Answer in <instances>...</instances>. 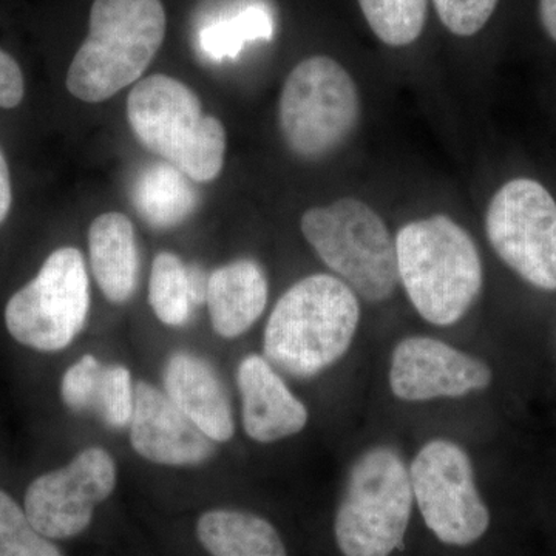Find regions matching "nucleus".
<instances>
[{
  "instance_id": "a211bd4d",
  "label": "nucleus",
  "mask_w": 556,
  "mask_h": 556,
  "mask_svg": "<svg viewBox=\"0 0 556 556\" xmlns=\"http://www.w3.org/2000/svg\"><path fill=\"white\" fill-rule=\"evenodd\" d=\"M197 535L211 556H288L276 527L249 511H206L199 519Z\"/></svg>"
},
{
  "instance_id": "39448f33",
  "label": "nucleus",
  "mask_w": 556,
  "mask_h": 556,
  "mask_svg": "<svg viewBox=\"0 0 556 556\" xmlns=\"http://www.w3.org/2000/svg\"><path fill=\"white\" fill-rule=\"evenodd\" d=\"M415 496L407 463L396 448L365 450L348 471L334 517L342 556H391L401 548L412 522Z\"/></svg>"
},
{
  "instance_id": "dca6fc26",
  "label": "nucleus",
  "mask_w": 556,
  "mask_h": 556,
  "mask_svg": "<svg viewBox=\"0 0 556 556\" xmlns=\"http://www.w3.org/2000/svg\"><path fill=\"white\" fill-rule=\"evenodd\" d=\"M268 298V277L255 260L240 258L215 269L206 295L212 328L219 338H240L263 316Z\"/></svg>"
},
{
  "instance_id": "6ab92c4d",
  "label": "nucleus",
  "mask_w": 556,
  "mask_h": 556,
  "mask_svg": "<svg viewBox=\"0 0 556 556\" xmlns=\"http://www.w3.org/2000/svg\"><path fill=\"white\" fill-rule=\"evenodd\" d=\"M139 217L153 229H172L195 211L199 197L190 178L167 161L144 167L131 186Z\"/></svg>"
},
{
  "instance_id": "c756f323",
  "label": "nucleus",
  "mask_w": 556,
  "mask_h": 556,
  "mask_svg": "<svg viewBox=\"0 0 556 556\" xmlns=\"http://www.w3.org/2000/svg\"><path fill=\"white\" fill-rule=\"evenodd\" d=\"M540 21L548 38L556 42V0H540Z\"/></svg>"
},
{
  "instance_id": "cd10ccee",
  "label": "nucleus",
  "mask_w": 556,
  "mask_h": 556,
  "mask_svg": "<svg viewBox=\"0 0 556 556\" xmlns=\"http://www.w3.org/2000/svg\"><path fill=\"white\" fill-rule=\"evenodd\" d=\"M13 192H11V179L9 164L0 150V225L9 217Z\"/></svg>"
},
{
  "instance_id": "6e6552de",
  "label": "nucleus",
  "mask_w": 556,
  "mask_h": 556,
  "mask_svg": "<svg viewBox=\"0 0 556 556\" xmlns=\"http://www.w3.org/2000/svg\"><path fill=\"white\" fill-rule=\"evenodd\" d=\"M408 471L415 506L439 543L470 547L485 536L492 514L463 445L431 439L413 457Z\"/></svg>"
},
{
  "instance_id": "393cba45",
  "label": "nucleus",
  "mask_w": 556,
  "mask_h": 556,
  "mask_svg": "<svg viewBox=\"0 0 556 556\" xmlns=\"http://www.w3.org/2000/svg\"><path fill=\"white\" fill-rule=\"evenodd\" d=\"M104 365L91 354H86L65 371L61 382V397L72 412L93 409Z\"/></svg>"
},
{
  "instance_id": "f3484780",
  "label": "nucleus",
  "mask_w": 556,
  "mask_h": 556,
  "mask_svg": "<svg viewBox=\"0 0 556 556\" xmlns=\"http://www.w3.org/2000/svg\"><path fill=\"white\" fill-rule=\"evenodd\" d=\"M90 265L102 294L112 303L129 302L139 280V251L130 218L108 212L89 229Z\"/></svg>"
},
{
  "instance_id": "c85d7f7f",
  "label": "nucleus",
  "mask_w": 556,
  "mask_h": 556,
  "mask_svg": "<svg viewBox=\"0 0 556 556\" xmlns=\"http://www.w3.org/2000/svg\"><path fill=\"white\" fill-rule=\"evenodd\" d=\"M188 269L193 305H201V303L206 302L208 277L200 266H188Z\"/></svg>"
},
{
  "instance_id": "0eeeda50",
  "label": "nucleus",
  "mask_w": 556,
  "mask_h": 556,
  "mask_svg": "<svg viewBox=\"0 0 556 556\" xmlns=\"http://www.w3.org/2000/svg\"><path fill=\"white\" fill-rule=\"evenodd\" d=\"M361 118L356 80L332 58H306L285 80L278 124L289 150L300 159L331 155L353 137Z\"/></svg>"
},
{
  "instance_id": "4468645a",
  "label": "nucleus",
  "mask_w": 556,
  "mask_h": 556,
  "mask_svg": "<svg viewBox=\"0 0 556 556\" xmlns=\"http://www.w3.org/2000/svg\"><path fill=\"white\" fill-rule=\"evenodd\" d=\"M244 433L260 444L295 437L308 426L309 413L268 358L249 354L237 369Z\"/></svg>"
},
{
  "instance_id": "f8f14e48",
  "label": "nucleus",
  "mask_w": 556,
  "mask_h": 556,
  "mask_svg": "<svg viewBox=\"0 0 556 556\" xmlns=\"http://www.w3.org/2000/svg\"><path fill=\"white\" fill-rule=\"evenodd\" d=\"M388 382L397 401L424 404L485 391L492 386L493 369L444 340L408 336L391 351Z\"/></svg>"
},
{
  "instance_id": "20e7f679",
  "label": "nucleus",
  "mask_w": 556,
  "mask_h": 556,
  "mask_svg": "<svg viewBox=\"0 0 556 556\" xmlns=\"http://www.w3.org/2000/svg\"><path fill=\"white\" fill-rule=\"evenodd\" d=\"M138 141L197 182L212 181L225 164L226 130L204 115L199 97L167 75L139 80L127 100Z\"/></svg>"
},
{
  "instance_id": "9b49d317",
  "label": "nucleus",
  "mask_w": 556,
  "mask_h": 556,
  "mask_svg": "<svg viewBox=\"0 0 556 556\" xmlns=\"http://www.w3.org/2000/svg\"><path fill=\"white\" fill-rule=\"evenodd\" d=\"M116 486V464L104 448L83 450L67 466L31 482L24 510L31 525L49 540H67L83 533L94 508Z\"/></svg>"
},
{
  "instance_id": "5701e85b",
  "label": "nucleus",
  "mask_w": 556,
  "mask_h": 556,
  "mask_svg": "<svg viewBox=\"0 0 556 556\" xmlns=\"http://www.w3.org/2000/svg\"><path fill=\"white\" fill-rule=\"evenodd\" d=\"M0 556H62L60 548L39 533L24 508L0 490Z\"/></svg>"
},
{
  "instance_id": "aec40b11",
  "label": "nucleus",
  "mask_w": 556,
  "mask_h": 556,
  "mask_svg": "<svg viewBox=\"0 0 556 556\" xmlns=\"http://www.w3.org/2000/svg\"><path fill=\"white\" fill-rule=\"evenodd\" d=\"M274 22L269 10L263 5H249L232 16L211 22L200 30L199 46L204 56L212 61L233 60L244 43L270 40Z\"/></svg>"
},
{
  "instance_id": "412c9836",
  "label": "nucleus",
  "mask_w": 556,
  "mask_h": 556,
  "mask_svg": "<svg viewBox=\"0 0 556 556\" xmlns=\"http://www.w3.org/2000/svg\"><path fill=\"white\" fill-rule=\"evenodd\" d=\"M149 303L167 327H182L192 314L189 269L178 255L161 252L153 260L149 281Z\"/></svg>"
},
{
  "instance_id": "ddd939ff",
  "label": "nucleus",
  "mask_w": 556,
  "mask_h": 556,
  "mask_svg": "<svg viewBox=\"0 0 556 556\" xmlns=\"http://www.w3.org/2000/svg\"><path fill=\"white\" fill-rule=\"evenodd\" d=\"M130 442L139 456L161 466H199L215 452L214 441L166 393L146 382L135 387Z\"/></svg>"
},
{
  "instance_id": "4be33fe9",
  "label": "nucleus",
  "mask_w": 556,
  "mask_h": 556,
  "mask_svg": "<svg viewBox=\"0 0 556 556\" xmlns=\"http://www.w3.org/2000/svg\"><path fill=\"white\" fill-rule=\"evenodd\" d=\"M369 28L383 43L405 47L426 27L428 0H357Z\"/></svg>"
},
{
  "instance_id": "7ed1b4c3",
  "label": "nucleus",
  "mask_w": 556,
  "mask_h": 556,
  "mask_svg": "<svg viewBox=\"0 0 556 556\" xmlns=\"http://www.w3.org/2000/svg\"><path fill=\"white\" fill-rule=\"evenodd\" d=\"M161 0H94L89 36L70 64L67 89L90 104L137 83L166 36Z\"/></svg>"
},
{
  "instance_id": "423d86ee",
  "label": "nucleus",
  "mask_w": 556,
  "mask_h": 556,
  "mask_svg": "<svg viewBox=\"0 0 556 556\" xmlns=\"http://www.w3.org/2000/svg\"><path fill=\"white\" fill-rule=\"evenodd\" d=\"M318 258L368 303H382L399 285L396 239L365 201L343 197L309 208L300 222Z\"/></svg>"
},
{
  "instance_id": "a878e982",
  "label": "nucleus",
  "mask_w": 556,
  "mask_h": 556,
  "mask_svg": "<svg viewBox=\"0 0 556 556\" xmlns=\"http://www.w3.org/2000/svg\"><path fill=\"white\" fill-rule=\"evenodd\" d=\"M442 25L460 38L475 36L485 27L500 0H433Z\"/></svg>"
},
{
  "instance_id": "9d476101",
  "label": "nucleus",
  "mask_w": 556,
  "mask_h": 556,
  "mask_svg": "<svg viewBox=\"0 0 556 556\" xmlns=\"http://www.w3.org/2000/svg\"><path fill=\"white\" fill-rule=\"evenodd\" d=\"M486 239L497 257L541 291H556V201L541 182L515 178L490 201Z\"/></svg>"
},
{
  "instance_id": "b1692460",
  "label": "nucleus",
  "mask_w": 556,
  "mask_h": 556,
  "mask_svg": "<svg viewBox=\"0 0 556 556\" xmlns=\"http://www.w3.org/2000/svg\"><path fill=\"white\" fill-rule=\"evenodd\" d=\"M135 387L129 369L109 365L102 369L94 412L112 428L130 426L134 415Z\"/></svg>"
},
{
  "instance_id": "1a4fd4ad",
  "label": "nucleus",
  "mask_w": 556,
  "mask_h": 556,
  "mask_svg": "<svg viewBox=\"0 0 556 556\" xmlns=\"http://www.w3.org/2000/svg\"><path fill=\"white\" fill-rule=\"evenodd\" d=\"M89 309V274L83 252L61 248L47 257L38 276L9 300L5 325L21 345L54 353L78 338Z\"/></svg>"
},
{
  "instance_id": "f257e3e1",
  "label": "nucleus",
  "mask_w": 556,
  "mask_h": 556,
  "mask_svg": "<svg viewBox=\"0 0 556 556\" xmlns=\"http://www.w3.org/2000/svg\"><path fill=\"white\" fill-rule=\"evenodd\" d=\"M361 325V302L331 274L302 278L278 299L263 336L269 364L309 379L345 356Z\"/></svg>"
},
{
  "instance_id": "f03ea898",
  "label": "nucleus",
  "mask_w": 556,
  "mask_h": 556,
  "mask_svg": "<svg viewBox=\"0 0 556 556\" xmlns=\"http://www.w3.org/2000/svg\"><path fill=\"white\" fill-rule=\"evenodd\" d=\"M399 283L434 327L457 324L481 294L484 266L470 233L448 215L416 219L396 236Z\"/></svg>"
},
{
  "instance_id": "2eb2a0df",
  "label": "nucleus",
  "mask_w": 556,
  "mask_h": 556,
  "mask_svg": "<svg viewBox=\"0 0 556 556\" xmlns=\"http://www.w3.org/2000/svg\"><path fill=\"white\" fill-rule=\"evenodd\" d=\"M164 388L170 401L214 442L233 437L232 408L215 369L195 354L178 351L164 368Z\"/></svg>"
},
{
  "instance_id": "bb28decb",
  "label": "nucleus",
  "mask_w": 556,
  "mask_h": 556,
  "mask_svg": "<svg viewBox=\"0 0 556 556\" xmlns=\"http://www.w3.org/2000/svg\"><path fill=\"white\" fill-rule=\"evenodd\" d=\"M25 83L20 64L0 49V109H14L24 100Z\"/></svg>"
}]
</instances>
